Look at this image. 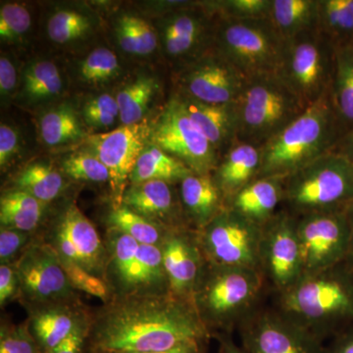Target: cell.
Instances as JSON below:
<instances>
[{"label":"cell","mask_w":353,"mask_h":353,"mask_svg":"<svg viewBox=\"0 0 353 353\" xmlns=\"http://www.w3.org/2000/svg\"><path fill=\"white\" fill-rule=\"evenodd\" d=\"M83 319L70 303L51 304L36 307L28 326L46 353L63 341Z\"/></svg>","instance_id":"cell-26"},{"label":"cell","mask_w":353,"mask_h":353,"mask_svg":"<svg viewBox=\"0 0 353 353\" xmlns=\"http://www.w3.org/2000/svg\"><path fill=\"white\" fill-rule=\"evenodd\" d=\"M190 174L187 165L154 145L141 153L130 180L132 185L152 180L180 183Z\"/></svg>","instance_id":"cell-30"},{"label":"cell","mask_w":353,"mask_h":353,"mask_svg":"<svg viewBox=\"0 0 353 353\" xmlns=\"http://www.w3.org/2000/svg\"><path fill=\"white\" fill-rule=\"evenodd\" d=\"M192 122L212 143L217 152L226 153L236 141L238 119L234 103L209 104L176 95Z\"/></svg>","instance_id":"cell-20"},{"label":"cell","mask_w":353,"mask_h":353,"mask_svg":"<svg viewBox=\"0 0 353 353\" xmlns=\"http://www.w3.org/2000/svg\"><path fill=\"white\" fill-rule=\"evenodd\" d=\"M90 330V323L83 318L63 341L46 353H85Z\"/></svg>","instance_id":"cell-47"},{"label":"cell","mask_w":353,"mask_h":353,"mask_svg":"<svg viewBox=\"0 0 353 353\" xmlns=\"http://www.w3.org/2000/svg\"><path fill=\"white\" fill-rule=\"evenodd\" d=\"M263 282L259 270L208 263L192 303L211 334H230L254 311Z\"/></svg>","instance_id":"cell-4"},{"label":"cell","mask_w":353,"mask_h":353,"mask_svg":"<svg viewBox=\"0 0 353 353\" xmlns=\"http://www.w3.org/2000/svg\"><path fill=\"white\" fill-rule=\"evenodd\" d=\"M180 196L183 210L197 232L227 208L226 199L211 174L192 173L183 179L180 183Z\"/></svg>","instance_id":"cell-24"},{"label":"cell","mask_w":353,"mask_h":353,"mask_svg":"<svg viewBox=\"0 0 353 353\" xmlns=\"http://www.w3.org/2000/svg\"><path fill=\"white\" fill-rule=\"evenodd\" d=\"M332 101L345 132L353 127V46L336 48Z\"/></svg>","instance_id":"cell-29"},{"label":"cell","mask_w":353,"mask_h":353,"mask_svg":"<svg viewBox=\"0 0 353 353\" xmlns=\"http://www.w3.org/2000/svg\"><path fill=\"white\" fill-rule=\"evenodd\" d=\"M150 138L155 146L187 165L192 173L209 175L219 163V153L192 122L176 97L160 113Z\"/></svg>","instance_id":"cell-11"},{"label":"cell","mask_w":353,"mask_h":353,"mask_svg":"<svg viewBox=\"0 0 353 353\" xmlns=\"http://www.w3.org/2000/svg\"><path fill=\"white\" fill-rule=\"evenodd\" d=\"M119 68L115 53L108 48H97L83 60L81 76L88 83H99L114 78Z\"/></svg>","instance_id":"cell-40"},{"label":"cell","mask_w":353,"mask_h":353,"mask_svg":"<svg viewBox=\"0 0 353 353\" xmlns=\"http://www.w3.org/2000/svg\"><path fill=\"white\" fill-rule=\"evenodd\" d=\"M46 243L60 259L78 264L105 280L108 250L92 223L76 204L69 205L60 215Z\"/></svg>","instance_id":"cell-17"},{"label":"cell","mask_w":353,"mask_h":353,"mask_svg":"<svg viewBox=\"0 0 353 353\" xmlns=\"http://www.w3.org/2000/svg\"><path fill=\"white\" fill-rule=\"evenodd\" d=\"M199 11H179L167 20L164 29V46L167 53L173 57L194 58L205 52L213 46L214 34H208V18Z\"/></svg>","instance_id":"cell-21"},{"label":"cell","mask_w":353,"mask_h":353,"mask_svg":"<svg viewBox=\"0 0 353 353\" xmlns=\"http://www.w3.org/2000/svg\"><path fill=\"white\" fill-rule=\"evenodd\" d=\"M216 336L219 341L220 353H246L243 347L234 343L230 334H220Z\"/></svg>","instance_id":"cell-55"},{"label":"cell","mask_w":353,"mask_h":353,"mask_svg":"<svg viewBox=\"0 0 353 353\" xmlns=\"http://www.w3.org/2000/svg\"><path fill=\"white\" fill-rule=\"evenodd\" d=\"M20 292L19 279L12 264L0 265V304L6 305Z\"/></svg>","instance_id":"cell-48"},{"label":"cell","mask_w":353,"mask_h":353,"mask_svg":"<svg viewBox=\"0 0 353 353\" xmlns=\"http://www.w3.org/2000/svg\"><path fill=\"white\" fill-rule=\"evenodd\" d=\"M208 343H194L183 345L182 347L160 352H145V353H206V347ZM99 353H138V352H99Z\"/></svg>","instance_id":"cell-54"},{"label":"cell","mask_w":353,"mask_h":353,"mask_svg":"<svg viewBox=\"0 0 353 353\" xmlns=\"http://www.w3.org/2000/svg\"><path fill=\"white\" fill-rule=\"evenodd\" d=\"M116 32L121 48L126 52L146 55L157 48V34L148 23L141 18L123 16L118 22Z\"/></svg>","instance_id":"cell-36"},{"label":"cell","mask_w":353,"mask_h":353,"mask_svg":"<svg viewBox=\"0 0 353 353\" xmlns=\"http://www.w3.org/2000/svg\"><path fill=\"white\" fill-rule=\"evenodd\" d=\"M246 353H323L314 334L280 310H254L239 327Z\"/></svg>","instance_id":"cell-15"},{"label":"cell","mask_w":353,"mask_h":353,"mask_svg":"<svg viewBox=\"0 0 353 353\" xmlns=\"http://www.w3.org/2000/svg\"><path fill=\"white\" fill-rule=\"evenodd\" d=\"M171 185L173 183L155 180L132 185L125 190L122 204L162 226V223L166 222L170 229L183 228L178 222L180 215Z\"/></svg>","instance_id":"cell-22"},{"label":"cell","mask_w":353,"mask_h":353,"mask_svg":"<svg viewBox=\"0 0 353 353\" xmlns=\"http://www.w3.org/2000/svg\"><path fill=\"white\" fill-rule=\"evenodd\" d=\"M31 27L28 9L17 3H8L0 10V38L13 41L20 39Z\"/></svg>","instance_id":"cell-43"},{"label":"cell","mask_w":353,"mask_h":353,"mask_svg":"<svg viewBox=\"0 0 353 353\" xmlns=\"http://www.w3.org/2000/svg\"><path fill=\"white\" fill-rule=\"evenodd\" d=\"M336 48L318 31L285 41L277 75L305 108L328 94L333 80Z\"/></svg>","instance_id":"cell-9"},{"label":"cell","mask_w":353,"mask_h":353,"mask_svg":"<svg viewBox=\"0 0 353 353\" xmlns=\"http://www.w3.org/2000/svg\"><path fill=\"white\" fill-rule=\"evenodd\" d=\"M352 46H353V39H352Z\"/></svg>","instance_id":"cell-56"},{"label":"cell","mask_w":353,"mask_h":353,"mask_svg":"<svg viewBox=\"0 0 353 353\" xmlns=\"http://www.w3.org/2000/svg\"><path fill=\"white\" fill-rule=\"evenodd\" d=\"M343 134L329 92L260 148L257 178L285 179L331 152Z\"/></svg>","instance_id":"cell-3"},{"label":"cell","mask_w":353,"mask_h":353,"mask_svg":"<svg viewBox=\"0 0 353 353\" xmlns=\"http://www.w3.org/2000/svg\"><path fill=\"white\" fill-rule=\"evenodd\" d=\"M260 271L278 294L303 275V259L296 234V217L279 211L262 227L259 248Z\"/></svg>","instance_id":"cell-13"},{"label":"cell","mask_w":353,"mask_h":353,"mask_svg":"<svg viewBox=\"0 0 353 353\" xmlns=\"http://www.w3.org/2000/svg\"><path fill=\"white\" fill-rule=\"evenodd\" d=\"M319 9L320 0H272L269 20L287 41L317 30Z\"/></svg>","instance_id":"cell-27"},{"label":"cell","mask_w":353,"mask_h":353,"mask_svg":"<svg viewBox=\"0 0 353 353\" xmlns=\"http://www.w3.org/2000/svg\"><path fill=\"white\" fill-rule=\"evenodd\" d=\"M46 203L23 190L4 192L0 199L1 228L31 233L43 221Z\"/></svg>","instance_id":"cell-28"},{"label":"cell","mask_w":353,"mask_h":353,"mask_svg":"<svg viewBox=\"0 0 353 353\" xmlns=\"http://www.w3.org/2000/svg\"><path fill=\"white\" fill-rule=\"evenodd\" d=\"M348 227H350V240H348L347 254L343 265L353 275V203L347 208Z\"/></svg>","instance_id":"cell-53"},{"label":"cell","mask_w":353,"mask_h":353,"mask_svg":"<svg viewBox=\"0 0 353 353\" xmlns=\"http://www.w3.org/2000/svg\"><path fill=\"white\" fill-rule=\"evenodd\" d=\"M317 30L334 48L352 44L353 0H320Z\"/></svg>","instance_id":"cell-31"},{"label":"cell","mask_w":353,"mask_h":353,"mask_svg":"<svg viewBox=\"0 0 353 353\" xmlns=\"http://www.w3.org/2000/svg\"><path fill=\"white\" fill-rule=\"evenodd\" d=\"M169 292L178 299L192 301L194 290L205 270L206 261L197 232L185 228L171 229L161 245Z\"/></svg>","instance_id":"cell-19"},{"label":"cell","mask_w":353,"mask_h":353,"mask_svg":"<svg viewBox=\"0 0 353 353\" xmlns=\"http://www.w3.org/2000/svg\"><path fill=\"white\" fill-rule=\"evenodd\" d=\"M296 234L303 274L343 264L350 240L347 209L297 216Z\"/></svg>","instance_id":"cell-12"},{"label":"cell","mask_w":353,"mask_h":353,"mask_svg":"<svg viewBox=\"0 0 353 353\" xmlns=\"http://www.w3.org/2000/svg\"><path fill=\"white\" fill-rule=\"evenodd\" d=\"M41 139L48 145L57 146L74 143L83 138L78 116L68 105L51 109L39 123Z\"/></svg>","instance_id":"cell-34"},{"label":"cell","mask_w":353,"mask_h":353,"mask_svg":"<svg viewBox=\"0 0 353 353\" xmlns=\"http://www.w3.org/2000/svg\"><path fill=\"white\" fill-rule=\"evenodd\" d=\"M62 78L57 65L39 61L27 69L24 75V92L32 101L51 99L61 92Z\"/></svg>","instance_id":"cell-37"},{"label":"cell","mask_w":353,"mask_h":353,"mask_svg":"<svg viewBox=\"0 0 353 353\" xmlns=\"http://www.w3.org/2000/svg\"><path fill=\"white\" fill-rule=\"evenodd\" d=\"M272 0H226L210 4L212 12L232 19H269Z\"/></svg>","instance_id":"cell-42"},{"label":"cell","mask_w":353,"mask_h":353,"mask_svg":"<svg viewBox=\"0 0 353 353\" xmlns=\"http://www.w3.org/2000/svg\"><path fill=\"white\" fill-rule=\"evenodd\" d=\"M16 85V71L8 58L0 59V92L2 97L10 94Z\"/></svg>","instance_id":"cell-51"},{"label":"cell","mask_w":353,"mask_h":353,"mask_svg":"<svg viewBox=\"0 0 353 353\" xmlns=\"http://www.w3.org/2000/svg\"><path fill=\"white\" fill-rule=\"evenodd\" d=\"M64 188L62 174L43 162L29 165L15 179V189L28 192L46 204L59 196Z\"/></svg>","instance_id":"cell-33"},{"label":"cell","mask_w":353,"mask_h":353,"mask_svg":"<svg viewBox=\"0 0 353 353\" xmlns=\"http://www.w3.org/2000/svg\"><path fill=\"white\" fill-rule=\"evenodd\" d=\"M261 234L262 227L229 208L197 232L208 263L259 271Z\"/></svg>","instance_id":"cell-10"},{"label":"cell","mask_w":353,"mask_h":353,"mask_svg":"<svg viewBox=\"0 0 353 353\" xmlns=\"http://www.w3.org/2000/svg\"><path fill=\"white\" fill-rule=\"evenodd\" d=\"M29 233L1 228L0 231V260L1 264H11L23 250L28 248Z\"/></svg>","instance_id":"cell-46"},{"label":"cell","mask_w":353,"mask_h":353,"mask_svg":"<svg viewBox=\"0 0 353 353\" xmlns=\"http://www.w3.org/2000/svg\"><path fill=\"white\" fill-rule=\"evenodd\" d=\"M0 353H43L32 336L29 326L19 325L12 328L2 327Z\"/></svg>","instance_id":"cell-45"},{"label":"cell","mask_w":353,"mask_h":353,"mask_svg":"<svg viewBox=\"0 0 353 353\" xmlns=\"http://www.w3.org/2000/svg\"><path fill=\"white\" fill-rule=\"evenodd\" d=\"M261 153L257 146L236 141L214 170V178L227 203L259 175Z\"/></svg>","instance_id":"cell-25"},{"label":"cell","mask_w":353,"mask_h":353,"mask_svg":"<svg viewBox=\"0 0 353 353\" xmlns=\"http://www.w3.org/2000/svg\"><path fill=\"white\" fill-rule=\"evenodd\" d=\"M108 224L110 230L127 234L141 245H148L161 246L171 230L146 219L123 204L116 206L109 213Z\"/></svg>","instance_id":"cell-32"},{"label":"cell","mask_w":353,"mask_h":353,"mask_svg":"<svg viewBox=\"0 0 353 353\" xmlns=\"http://www.w3.org/2000/svg\"><path fill=\"white\" fill-rule=\"evenodd\" d=\"M150 131L145 123L123 125L108 132L94 134L88 138V143L94 155L108 167L110 174V185L114 196L122 202L126 183L131 176Z\"/></svg>","instance_id":"cell-18"},{"label":"cell","mask_w":353,"mask_h":353,"mask_svg":"<svg viewBox=\"0 0 353 353\" xmlns=\"http://www.w3.org/2000/svg\"><path fill=\"white\" fill-rule=\"evenodd\" d=\"M14 266L19 279L21 294L36 307L73 301V287L57 253L48 243L28 246Z\"/></svg>","instance_id":"cell-14"},{"label":"cell","mask_w":353,"mask_h":353,"mask_svg":"<svg viewBox=\"0 0 353 353\" xmlns=\"http://www.w3.org/2000/svg\"><path fill=\"white\" fill-rule=\"evenodd\" d=\"M332 152L343 155L353 164V127L341 137Z\"/></svg>","instance_id":"cell-52"},{"label":"cell","mask_w":353,"mask_h":353,"mask_svg":"<svg viewBox=\"0 0 353 353\" xmlns=\"http://www.w3.org/2000/svg\"><path fill=\"white\" fill-rule=\"evenodd\" d=\"M157 90V82L150 77H139L121 90L116 99L119 106V117L123 125L141 123Z\"/></svg>","instance_id":"cell-35"},{"label":"cell","mask_w":353,"mask_h":353,"mask_svg":"<svg viewBox=\"0 0 353 353\" xmlns=\"http://www.w3.org/2000/svg\"><path fill=\"white\" fill-rule=\"evenodd\" d=\"M284 203V179L256 178L232 197L227 208L263 227Z\"/></svg>","instance_id":"cell-23"},{"label":"cell","mask_w":353,"mask_h":353,"mask_svg":"<svg viewBox=\"0 0 353 353\" xmlns=\"http://www.w3.org/2000/svg\"><path fill=\"white\" fill-rule=\"evenodd\" d=\"M234 106L236 141L259 148L307 108L276 74L246 81Z\"/></svg>","instance_id":"cell-5"},{"label":"cell","mask_w":353,"mask_h":353,"mask_svg":"<svg viewBox=\"0 0 353 353\" xmlns=\"http://www.w3.org/2000/svg\"><path fill=\"white\" fill-rule=\"evenodd\" d=\"M108 241L105 281L115 299L170 294L161 246L141 245L114 230Z\"/></svg>","instance_id":"cell-8"},{"label":"cell","mask_w":353,"mask_h":353,"mask_svg":"<svg viewBox=\"0 0 353 353\" xmlns=\"http://www.w3.org/2000/svg\"><path fill=\"white\" fill-rule=\"evenodd\" d=\"M59 259L70 284L74 290H81L90 296H94L105 301L106 304L109 303L112 292L105 280L90 273L83 267L69 260L62 259L60 257Z\"/></svg>","instance_id":"cell-41"},{"label":"cell","mask_w":353,"mask_h":353,"mask_svg":"<svg viewBox=\"0 0 353 353\" xmlns=\"http://www.w3.org/2000/svg\"><path fill=\"white\" fill-rule=\"evenodd\" d=\"M284 203L292 215L345 210L353 203V164L327 153L285 176Z\"/></svg>","instance_id":"cell-6"},{"label":"cell","mask_w":353,"mask_h":353,"mask_svg":"<svg viewBox=\"0 0 353 353\" xmlns=\"http://www.w3.org/2000/svg\"><path fill=\"white\" fill-rule=\"evenodd\" d=\"M212 336L194 303L170 294L116 297L90 323L92 353L160 352Z\"/></svg>","instance_id":"cell-1"},{"label":"cell","mask_w":353,"mask_h":353,"mask_svg":"<svg viewBox=\"0 0 353 353\" xmlns=\"http://www.w3.org/2000/svg\"><path fill=\"white\" fill-rule=\"evenodd\" d=\"M18 150V134L12 128L0 126V165L2 168L10 162Z\"/></svg>","instance_id":"cell-49"},{"label":"cell","mask_w":353,"mask_h":353,"mask_svg":"<svg viewBox=\"0 0 353 353\" xmlns=\"http://www.w3.org/2000/svg\"><path fill=\"white\" fill-rule=\"evenodd\" d=\"M62 170L70 178L83 182H110V174L108 167L94 154L76 153L65 158L62 162Z\"/></svg>","instance_id":"cell-39"},{"label":"cell","mask_w":353,"mask_h":353,"mask_svg":"<svg viewBox=\"0 0 353 353\" xmlns=\"http://www.w3.org/2000/svg\"><path fill=\"white\" fill-rule=\"evenodd\" d=\"M90 30V19L74 10L57 11L51 16L48 24V36L57 43L83 38Z\"/></svg>","instance_id":"cell-38"},{"label":"cell","mask_w":353,"mask_h":353,"mask_svg":"<svg viewBox=\"0 0 353 353\" xmlns=\"http://www.w3.org/2000/svg\"><path fill=\"white\" fill-rule=\"evenodd\" d=\"M83 118L88 125L94 128H108L120 116L117 99L104 94L90 99L83 108Z\"/></svg>","instance_id":"cell-44"},{"label":"cell","mask_w":353,"mask_h":353,"mask_svg":"<svg viewBox=\"0 0 353 353\" xmlns=\"http://www.w3.org/2000/svg\"><path fill=\"white\" fill-rule=\"evenodd\" d=\"M279 297L278 310L322 341L353 320V275L343 264L303 274Z\"/></svg>","instance_id":"cell-2"},{"label":"cell","mask_w":353,"mask_h":353,"mask_svg":"<svg viewBox=\"0 0 353 353\" xmlns=\"http://www.w3.org/2000/svg\"><path fill=\"white\" fill-rule=\"evenodd\" d=\"M323 353H353V328H345L334 334Z\"/></svg>","instance_id":"cell-50"},{"label":"cell","mask_w":353,"mask_h":353,"mask_svg":"<svg viewBox=\"0 0 353 353\" xmlns=\"http://www.w3.org/2000/svg\"><path fill=\"white\" fill-rule=\"evenodd\" d=\"M285 39L269 19L218 18L213 48L246 80L277 75Z\"/></svg>","instance_id":"cell-7"},{"label":"cell","mask_w":353,"mask_h":353,"mask_svg":"<svg viewBox=\"0 0 353 353\" xmlns=\"http://www.w3.org/2000/svg\"><path fill=\"white\" fill-rule=\"evenodd\" d=\"M246 79L214 48L190 59L181 73V94L209 104L236 103Z\"/></svg>","instance_id":"cell-16"}]
</instances>
